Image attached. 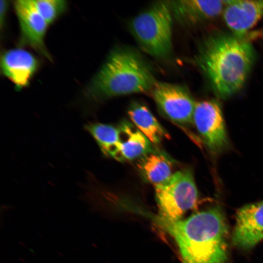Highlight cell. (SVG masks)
<instances>
[{"label": "cell", "mask_w": 263, "mask_h": 263, "mask_svg": "<svg viewBox=\"0 0 263 263\" xmlns=\"http://www.w3.org/2000/svg\"><path fill=\"white\" fill-rule=\"evenodd\" d=\"M14 7L19 24L21 43L49 57L44 41L48 24L38 12L33 0H16Z\"/></svg>", "instance_id": "ba28073f"}, {"label": "cell", "mask_w": 263, "mask_h": 263, "mask_svg": "<svg viewBox=\"0 0 263 263\" xmlns=\"http://www.w3.org/2000/svg\"><path fill=\"white\" fill-rule=\"evenodd\" d=\"M84 129L94 138L105 155L122 161L121 134L118 127L94 122L86 124Z\"/></svg>", "instance_id": "2e32d148"}, {"label": "cell", "mask_w": 263, "mask_h": 263, "mask_svg": "<svg viewBox=\"0 0 263 263\" xmlns=\"http://www.w3.org/2000/svg\"><path fill=\"white\" fill-rule=\"evenodd\" d=\"M223 16L232 33L245 36L263 17V0H226Z\"/></svg>", "instance_id": "30bf717a"}, {"label": "cell", "mask_w": 263, "mask_h": 263, "mask_svg": "<svg viewBox=\"0 0 263 263\" xmlns=\"http://www.w3.org/2000/svg\"><path fill=\"white\" fill-rule=\"evenodd\" d=\"M39 13L49 24L53 23L66 9L63 0H33Z\"/></svg>", "instance_id": "e0dca14e"}, {"label": "cell", "mask_w": 263, "mask_h": 263, "mask_svg": "<svg viewBox=\"0 0 263 263\" xmlns=\"http://www.w3.org/2000/svg\"><path fill=\"white\" fill-rule=\"evenodd\" d=\"M128 114L134 126L154 144L169 138L167 132L144 104L133 101L130 105Z\"/></svg>", "instance_id": "5bb4252c"}, {"label": "cell", "mask_w": 263, "mask_h": 263, "mask_svg": "<svg viewBox=\"0 0 263 263\" xmlns=\"http://www.w3.org/2000/svg\"><path fill=\"white\" fill-rule=\"evenodd\" d=\"M118 128L122 161L138 159L153 149L150 140L133 124L123 121Z\"/></svg>", "instance_id": "9a60e30c"}, {"label": "cell", "mask_w": 263, "mask_h": 263, "mask_svg": "<svg viewBox=\"0 0 263 263\" xmlns=\"http://www.w3.org/2000/svg\"><path fill=\"white\" fill-rule=\"evenodd\" d=\"M156 82L140 55L128 47H117L110 53L85 95L88 101L97 103L115 96L152 90Z\"/></svg>", "instance_id": "3957f363"}, {"label": "cell", "mask_w": 263, "mask_h": 263, "mask_svg": "<svg viewBox=\"0 0 263 263\" xmlns=\"http://www.w3.org/2000/svg\"><path fill=\"white\" fill-rule=\"evenodd\" d=\"M172 17L169 1H159L134 17L130 30L145 52L166 58L172 51Z\"/></svg>", "instance_id": "277c9868"}, {"label": "cell", "mask_w": 263, "mask_h": 263, "mask_svg": "<svg viewBox=\"0 0 263 263\" xmlns=\"http://www.w3.org/2000/svg\"><path fill=\"white\" fill-rule=\"evenodd\" d=\"M38 67V59L30 52L23 49L9 50L1 56L2 73L19 89L27 86Z\"/></svg>", "instance_id": "8fae6325"}, {"label": "cell", "mask_w": 263, "mask_h": 263, "mask_svg": "<svg viewBox=\"0 0 263 263\" xmlns=\"http://www.w3.org/2000/svg\"><path fill=\"white\" fill-rule=\"evenodd\" d=\"M154 187L159 211L158 216L168 221L182 219L198 200V190L190 169L174 172L169 178Z\"/></svg>", "instance_id": "5b68a950"}, {"label": "cell", "mask_w": 263, "mask_h": 263, "mask_svg": "<svg viewBox=\"0 0 263 263\" xmlns=\"http://www.w3.org/2000/svg\"><path fill=\"white\" fill-rule=\"evenodd\" d=\"M263 239V201L246 205L236 216L232 242L243 249H248Z\"/></svg>", "instance_id": "9c48e42d"}, {"label": "cell", "mask_w": 263, "mask_h": 263, "mask_svg": "<svg viewBox=\"0 0 263 263\" xmlns=\"http://www.w3.org/2000/svg\"><path fill=\"white\" fill-rule=\"evenodd\" d=\"M137 167L144 179L154 185L166 181L173 173L171 159L154 149L138 159Z\"/></svg>", "instance_id": "4fadbf2b"}, {"label": "cell", "mask_w": 263, "mask_h": 263, "mask_svg": "<svg viewBox=\"0 0 263 263\" xmlns=\"http://www.w3.org/2000/svg\"><path fill=\"white\" fill-rule=\"evenodd\" d=\"M152 218L174 239L183 263H227L228 228L219 207L176 221Z\"/></svg>", "instance_id": "7a4b0ae2"}, {"label": "cell", "mask_w": 263, "mask_h": 263, "mask_svg": "<svg viewBox=\"0 0 263 263\" xmlns=\"http://www.w3.org/2000/svg\"><path fill=\"white\" fill-rule=\"evenodd\" d=\"M256 58L254 47L245 36L217 31L203 40L195 61L214 93L226 98L243 88Z\"/></svg>", "instance_id": "6da1fadb"}, {"label": "cell", "mask_w": 263, "mask_h": 263, "mask_svg": "<svg viewBox=\"0 0 263 263\" xmlns=\"http://www.w3.org/2000/svg\"><path fill=\"white\" fill-rule=\"evenodd\" d=\"M169 3L173 17L183 24L192 25L223 14L226 0H179Z\"/></svg>", "instance_id": "7c38bea8"}, {"label": "cell", "mask_w": 263, "mask_h": 263, "mask_svg": "<svg viewBox=\"0 0 263 263\" xmlns=\"http://www.w3.org/2000/svg\"><path fill=\"white\" fill-rule=\"evenodd\" d=\"M8 1L6 0H0V29L3 27V23H4L6 13L8 8Z\"/></svg>", "instance_id": "ac0fdd59"}, {"label": "cell", "mask_w": 263, "mask_h": 263, "mask_svg": "<svg viewBox=\"0 0 263 263\" xmlns=\"http://www.w3.org/2000/svg\"><path fill=\"white\" fill-rule=\"evenodd\" d=\"M193 124L209 150L214 154L229 145L220 103L215 99L195 102Z\"/></svg>", "instance_id": "8992f818"}, {"label": "cell", "mask_w": 263, "mask_h": 263, "mask_svg": "<svg viewBox=\"0 0 263 263\" xmlns=\"http://www.w3.org/2000/svg\"><path fill=\"white\" fill-rule=\"evenodd\" d=\"M151 91L156 105L166 117L180 125L193 124L196 102L186 88L175 84L156 82Z\"/></svg>", "instance_id": "52a82bcc"}]
</instances>
